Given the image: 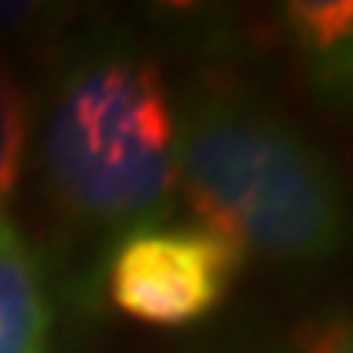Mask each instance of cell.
<instances>
[{"instance_id":"1","label":"cell","mask_w":353,"mask_h":353,"mask_svg":"<svg viewBox=\"0 0 353 353\" xmlns=\"http://www.w3.org/2000/svg\"><path fill=\"white\" fill-rule=\"evenodd\" d=\"M176 116V191L202 228L274 260H332L346 242L339 176L274 108L199 87Z\"/></svg>"},{"instance_id":"2","label":"cell","mask_w":353,"mask_h":353,"mask_svg":"<svg viewBox=\"0 0 353 353\" xmlns=\"http://www.w3.org/2000/svg\"><path fill=\"white\" fill-rule=\"evenodd\" d=\"M58 210L83 228L163 223L176 195V116L155 58L119 37L72 47L43 126Z\"/></svg>"},{"instance_id":"3","label":"cell","mask_w":353,"mask_h":353,"mask_svg":"<svg viewBox=\"0 0 353 353\" xmlns=\"http://www.w3.org/2000/svg\"><path fill=\"white\" fill-rule=\"evenodd\" d=\"M245 263L234 238L202 223H144L108 256V299L141 325L188 328L231 296Z\"/></svg>"},{"instance_id":"4","label":"cell","mask_w":353,"mask_h":353,"mask_svg":"<svg viewBox=\"0 0 353 353\" xmlns=\"http://www.w3.org/2000/svg\"><path fill=\"white\" fill-rule=\"evenodd\" d=\"M51 303L40 263L11 220H0V353H47Z\"/></svg>"},{"instance_id":"5","label":"cell","mask_w":353,"mask_h":353,"mask_svg":"<svg viewBox=\"0 0 353 353\" xmlns=\"http://www.w3.org/2000/svg\"><path fill=\"white\" fill-rule=\"evenodd\" d=\"M285 26L296 47L310 58V69L328 79V87H339V76L346 83L353 40L350 0H292L285 4Z\"/></svg>"},{"instance_id":"6","label":"cell","mask_w":353,"mask_h":353,"mask_svg":"<svg viewBox=\"0 0 353 353\" xmlns=\"http://www.w3.org/2000/svg\"><path fill=\"white\" fill-rule=\"evenodd\" d=\"M26 137H29L26 94L19 87V76L0 58V220H8V205L22 181Z\"/></svg>"},{"instance_id":"7","label":"cell","mask_w":353,"mask_h":353,"mask_svg":"<svg viewBox=\"0 0 353 353\" xmlns=\"http://www.w3.org/2000/svg\"><path fill=\"white\" fill-rule=\"evenodd\" d=\"M299 353H353V332L346 314H328L296 332Z\"/></svg>"},{"instance_id":"8","label":"cell","mask_w":353,"mask_h":353,"mask_svg":"<svg viewBox=\"0 0 353 353\" xmlns=\"http://www.w3.org/2000/svg\"><path fill=\"white\" fill-rule=\"evenodd\" d=\"M40 11H47L43 4H0V29H19L26 22H33Z\"/></svg>"}]
</instances>
